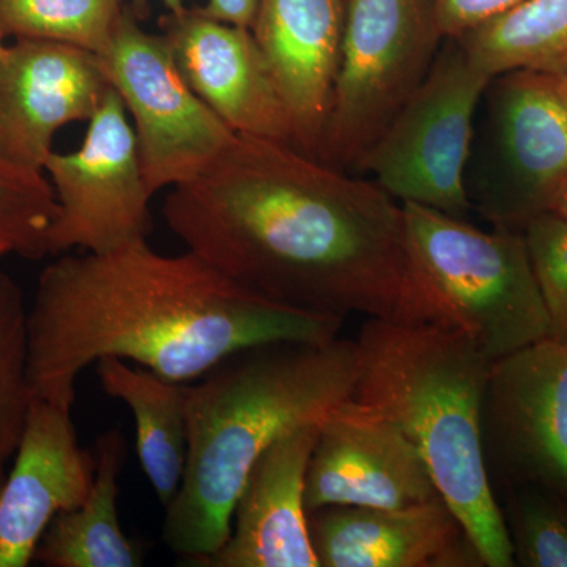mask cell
<instances>
[{
  "instance_id": "obj_1",
  "label": "cell",
  "mask_w": 567,
  "mask_h": 567,
  "mask_svg": "<svg viewBox=\"0 0 567 567\" xmlns=\"http://www.w3.org/2000/svg\"><path fill=\"white\" fill-rule=\"evenodd\" d=\"M163 215L188 251L270 303L465 330L417 267L402 204L286 142L237 134L171 188Z\"/></svg>"
},
{
  "instance_id": "obj_2",
  "label": "cell",
  "mask_w": 567,
  "mask_h": 567,
  "mask_svg": "<svg viewBox=\"0 0 567 567\" xmlns=\"http://www.w3.org/2000/svg\"><path fill=\"white\" fill-rule=\"evenodd\" d=\"M342 324L256 297L192 251L167 256L137 240L63 252L41 270L29 305V377L33 395L69 402L81 372L110 357L189 383L235 350L328 341Z\"/></svg>"
},
{
  "instance_id": "obj_3",
  "label": "cell",
  "mask_w": 567,
  "mask_h": 567,
  "mask_svg": "<svg viewBox=\"0 0 567 567\" xmlns=\"http://www.w3.org/2000/svg\"><path fill=\"white\" fill-rule=\"evenodd\" d=\"M358 374L357 341L338 336L245 347L186 383L188 456L162 529L169 550L188 566L215 554L257 458L287 432L322 423L352 398Z\"/></svg>"
},
{
  "instance_id": "obj_4",
  "label": "cell",
  "mask_w": 567,
  "mask_h": 567,
  "mask_svg": "<svg viewBox=\"0 0 567 567\" xmlns=\"http://www.w3.org/2000/svg\"><path fill=\"white\" fill-rule=\"evenodd\" d=\"M352 398L398 425L487 567L516 566L483 450V401L494 361L462 328L365 319Z\"/></svg>"
},
{
  "instance_id": "obj_5",
  "label": "cell",
  "mask_w": 567,
  "mask_h": 567,
  "mask_svg": "<svg viewBox=\"0 0 567 567\" xmlns=\"http://www.w3.org/2000/svg\"><path fill=\"white\" fill-rule=\"evenodd\" d=\"M410 249L425 279L492 361L548 338V315L524 234L402 204Z\"/></svg>"
},
{
  "instance_id": "obj_6",
  "label": "cell",
  "mask_w": 567,
  "mask_h": 567,
  "mask_svg": "<svg viewBox=\"0 0 567 567\" xmlns=\"http://www.w3.org/2000/svg\"><path fill=\"white\" fill-rule=\"evenodd\" d=\"M445 40L439 0H346L341 61L317 158L354 171Z\"/></svg>"
},
{
  "instance_id": "obj_7",
  "label": "cell",
  "mask_w": 567,
  "mask_h": 567,
  "mask_svg": "<svg viewBox=\"0 0 567 567\" xmlns=\"http://www.w3.org/2000/svg\"><path fill=\"white\" fill-rule=\"evenodd\" d=\"M491 81L458 40L446 39L425 80L354 171L398 203L468 218L466 169L476 111Z\"/></svg>"
},
{
  "instance_id": "obj_8",
  "label": "cell",
  "mask_w": 567,
  "mask_h": 567,
  "mask_svg": "<svg viewBox=\"0 0 567 567\" xmlns=\"http://www.w3.org/2000/svg\"><path fill=\"white\" fill-rule=\"evenodd\" d=\"M483 148L466 183L494 229L522 233L554 207L567 177V104L557 76L514 70L488 82Z\"/></svg>"
},
{
  "instance_id": "obj_9",
  "label": "cell",
  "mask_w": 567,
  "mask_h": 567,
  "mask_svg": "<svg viewBox=\"0 0 567 567\" xmlns=\"http://www.w3.org/2000/svg\"><path fill=\"white\" fill-rule=\"evenodd\" d=\"M132 121L152 193L192 182L237 137L194 93L162 33L145 31L123 7L99 55Z\"/></svg>"
},
{
  "instance_id": "obj_10",
  "label": "cell",
  "mask_w": 567,
  "mask_h": 567,
  "mask_svg": "<svg viewBox=\"0 0 567 567\" xmlns=\"http://www.w3.org/2000/svg\"><path fill=\"white\" fill-rule=\"evenodd\" d=\"M78 151L52 152L44 174L58 216L48 235L50 256L84 249L110 252L152 234V193L132 121L111 87Z\"/></svg>"
},
{
  "instance_id": "obj_11",
  "label": "cell",
  "mask_w": 567,
  "mask_h": 567,
  "mask_svg": "<svg viewBox=\"0 0 567 567\" xmlns=\"http://www.w3.org/2000/svg\"><path fill=\"white\" fill-rule=\"evenodd\" d=\"M492 487L535 486L567 502V344L544 338L492 363L483 401Z\"/></svg>"
},
{
  "instance_id": "obj_12",
  "label": "cell",
  "mask_w": 567,
  "mask_h": 567,
  "mask_svg": "<svg viewBox=\"0 0 567 567\" xmlns=\"http://www.w3.org/2000/svg\"><path fill=\"white\" fill-rule=\"evenodd\" d=\"M442 498L424 457L394 423L347 399L320 423L308 473V513L323 506L405 509Z\"/></svg>"
},
{
  "instance_id": "obj_13",
  "label": "cell",
  "mask_w": 567,
  "mask_h": 567,
  "mask_svg": "<svg viewBox=\"0 0 567 567\" xmlns=\"http://www.w3.org/2000/svg\"><path fill=\"white\" fill-rule=\"evenodd\" d=\"M110 91L95 52L50 40L6 44L0 58V152L22 167L43 171L59 130L91 121Z\"/></svg>"
},
{
  "instance_id": "obj_14",
  "label": "cell",
  "mask_w": 567,
  "mask_h": 567,
  "mask_svg": "<svg viewBox=\"0 0 567 567\" xmlns=\"http://www.w3.org/2000/svg\"><path fill=\"white\" fill-rule=\"evenodd\" d=\"M159 25L189 87L235 134L295 147L289 112L251 29L188 7Z\"/></svg>"
},
{
  "instance_id": "obj_15",
  "label": "cell",
  "mask_w": 567,
  "mask_h": 567,
  "mask_svg": "<svg viewBox=\"0 0 567 567\" xmlns=\"http://www.w3.org/2000/svg\"><path fill=\"white\" fill-rule=\"evenodd\" d=\"M74 402L33 395L24 434L0 488V567H28L59 514L84 502L95 477V451L73 423Z\"/></svg>"
},
{
  "instance_id": "obj_16",
  "label": "cell",
  "mask_w": 567,
  "mask_h": 567,
  "mask_svg": "<svg viewBox=\"0 0 567 567\" xmlns=\"http://www.w3.org/2000/svg\"><path fill=\"white\" fill-rule=\"evenodd\" d=\"M319 427L301 425L264 451L235 502L229 537L197 567H319L305 503Z\"/></svg>"
},
{
  "instance_id": "obj_17",
  "label": "cell",
  "mask_w": 567,
  "mask_h": 567,
  "mask_svg": "<svg viewBox=\"0 0 567 567\" xmlns=\"http://www.w3.org/2000/svg\"><path fill=\"white\" fill-rule=\"evenodd\" d=\"M308 525L319 567L486 566L443 498L405 509L323 506Z\"/></svg>"
},
{
  "instance_id": "obj_18",
  "label": "cell",
  "mask_w": 567,
  "mask_h": 567,
  "mask_svg": "<svg viewBox=\"0 0 567 567\" xmlns=\"http://www.w3.org/2000/svg\"><path fill=\"white\" fill-rule=\"evenodd\" d=\"M346 0H259L251 32L292 123L295 147L319 155L344 35Z\"/></svg>"
},
{
  "instance_id": "obj_19",
  "label": "cell",
  "mask_w": 567,
  "mask_h": 567,
  "mask_svg": "<svg viewBox=\"0 0 567 567\" xmlns=\"http://www.w3.org/2000/svg\"><path fill=\"white\" fill-rule=\"evenodd\" d=\"M95 477L84 502L59 514L41 537L33 561L47 567H141L144 548L123 532L118 477L126 462L125 436L110 429L96 436Z\"/></svg>"
},
{
  "instance_id": "obj_20",
  "label": "cell",
  "mask_w": 567,
  "mask_h": 567,
  "mask_svg": "<svg viewBox=\"0 0 567 567\" xmlns=\"http://www.w3.org/2000/svg\"><path fill=\"white\" fill-rule=\"evenodd\" d=\"M95 365L104 393L132 410L142 470L162 506H169L181 488L188 456L186 383L121 358H103Z\"/></svg>"
},
{
  "instance_id": "obj_21",
  "label": "cell",
  "mask_w": 567,
  "mask_h": 567,
  "mask_svg": "<svg viewBox=\"0 0 567 567\" xmlns=\"http://www.w3.org/2000/svg\"><path fill=\"white\" fill-rule=\"evenodd\" d=\"M456 40L491 78L514 70L559 76L567 71V0H524Z\"/></svg>"
},
{
  "instance_id": "obj_22",
  "label": "cell",
  "mask_w": 567,
  "mask_h": 567,
  "mask_svg": "<svg viewBox=\"0 0 567 567\" xmlns=\"http://www.w3.org/2000/svg\"><path fill=\"white\" fill-rule=\"evenodd\" d=\"M122 10V0H0V37L59 41L102 55Z\"/></svg>"
},
{
  "instance_id": "obj_23",
  "label": "cell",
  "mask_w": 567,
  "mask_h": 567,
  "mask_svg": "<svg viewBox=\"0 0 567 567\" xmlns=\"http://www.w3.org/2000/svg\"><path fill=\"white\" fill-rule=\"evenodd\" d=\"M28 315L20 284L0 271V488L20 446L33 401Z\"/></svg>"
},
{
  "instance_id": "obj_24",
  "label": "cell",
  "mask_w": 567,
  "mask_h": 567,
  "mask_svg": "<svg viewBox=\"0 0 567 567\" xmlns=\"http://www.w3.org/2000/svg\"><path fill=\"white\" fill-rule=\"evenodd\" d=\"M55 216L58 200L47 174L0 152V244L24 259H43L50 256L48 235Z\"/></svg>"
},
{
  "instance_id": "obj_25",
  "label": "cell",
  "mask_w": 567,
  "mask_h": 567,
  "mask_svg": "<svg viewBox=\"0 0 567 567\" xmlns=\"http://www.w3.org/2000/svg\"><path fill=\"white\" fill-rule=\"evenodd\" d=\"M503 518L516 566L567 567V502L546 488L513 486Z\"/></svg>"
},
{
  "instance_id": "obj_26",
  "label": "cell",
  "mask_w": 567,
  "mask_h": 567,
  "mask_svg": "<svg viewBox=\"0 0 567 567\" xmlns=\"http://www.w3.org/2000/svg\"><path fill=\"white\" fill-rule=\"evenodd\" d=\"M548 315V338L567 344V221L536 216L522 230Z\"/></svg>"
},
{
  "instance_id": "obj_27",
  "label": "cell",
  "mask_w": 567,
  "mask_h": 567,
  "mask_svg": "<svg viewBox=\"0 0 567 567\" xmlns=\"http://www.w3.org/2000/svg\"><path fill=\"white\" fill-rule=\"evenodd\" d=\"M522 2L524 0H439L440 24L446 39H458Z\"/></svg>"
},
{
  "instance_id": "obj_28",
  "label": "cell",
  "mask_w": 567,
  "mask_h": 567,
  "mask_svg": "<svg viewBox=\"0 0 567 567\" xmlns=\"http://www.w3.org/2000/svg\"><path fill=\"white\" fill-rule=\"evenodd\" d=\"M257 3L259 0H207L200 9L216 20L241 25V28H251Z\"/></svg>"
},
{
  "instance_id": "obj_29",
  "label": "cell",
  "mask_w": 567,
  "mask_h": 567,
  "mask_svg": "<svg viewBox=\"0 0 567 567\" xmlns=\"http://www.w3.org/2000/svg\"><path fill=\"white\" fill-rule=\"evenodd\" d=\"M550 212L567 221V177L566 181L563 182L561 188H559L557 199H555L554 207H551Z\"/></svg>"
},
{
  "instance_id": "obj_30",
  "label": "cell",
  "mask_w": 567,
  "mask_h": 567,
  "mask_svg": "<svg viewBox=\"0 0 567 567\" xmlns=\"http://www.w3.org/2000/svg\"><path fill=\"white\" fill-rule=\"evenodd\" d=\"M169 13H181L186 9L185 0H162Z\"/></svg>"
},
{
  "instance_id": "obj_31",
  "label": "cell",
  "mask_w": 567,
  "mask_h": 567,
  "mask_svg": "<svg viewBox=\"0 0 567 567\" xmlns=\"http://www.w3.org/2000/svg\"><path fill=\"white\" fill-rule=\"evenodd\" d=\"M557 82L559 93H561V96L563 99H565V102L567 104V71L566 73L559 74V76H557Z\"/></svg>"
},
{
  "instance_id": "obj_32",
  "label": "cell",
  "mask_w": 567,
  "mask_h": 567,
  "mask_svg": "<svg viewBox=\"0 0 567 567\" xmlns=\"http://www.w3.org/2000/svg\"><path fill=\"white\" fill-rule=\"evenodd\" d=\"M9 254H11L9 246L0 244V259H2V257L9 256Z\"/></svg>"
},
{
  "instance_id": "obj_33",
  "label": "cell",
  "mask_w": 567,
  "mask_h": 567,
  "mask_svg": "<svg viewBox=\"0 0 567 567\" xmlns=\"http://www.w3.org/2000/svg\"><path fill=\"white\" fill-rule=\"evenodd\" d=\"M6 40H3L2 37H0V58H2L3 50H6Z\"/></svg>"
}]
</instances>
